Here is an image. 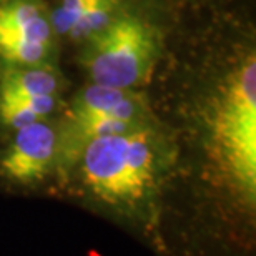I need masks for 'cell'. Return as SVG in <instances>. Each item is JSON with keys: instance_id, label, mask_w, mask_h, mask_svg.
I'll list each match as a JSON object with an SVG mask.
<instances>
[{"instance_id": "6da1fadb", "label": "cell", "mask_w": 256, "mask_h": 256, "mask_svg": "<svg viewBox=\"0 0 256 256\" xmlns=\"http://www.w3.org/2000/svg\"><path fill=\"white\" fill-rule=\"evenodd\" d=\"M166 163L168 148L152 124L90 142L74 168L95 200L135 212L155 194Z\"/></svg>"}, {"instance_id": "7a4b0ae2", "label": "cell", "mask_w": 256, "mask_h": 256, "mask_svg": "<svg viewBox=\"0 0 256 256\" xmlns=\"http://www.w3.org/2000/svg\"><path fill=\"white\" fill-rule=\"evenodd\" d=\"M212 138L224 175L243 198L256 193V62L244 58L230 76L213 112Z\"/></svg>"}, {"instance_id": "3957f363", "label": "cell", "mask_w": 256, "mask_h": 256, "mask_svg": "<svg viewBox=\"0 0 256 256\" xmlns=\"http://www.w3.org/2000/svg\"><path fill=\"white\" fill-rule=\"evenodd\" d=\"M160 57L156 28L136 15L122 12L85 42L80 64L92 84L136 90L148 84Z\"/></svg>"}, {"instance_id": "277c9868", "label": "cell", "mask_w": 256, "mask_h": 256, "mask_svg": "<svg viewBox=\"0 0 256 256\" xmlns=\"http://www.w3.org/2000/svg\"><path fill=\"white\" fill-rule=\"evenodd\" d=\"M58 132L50 120L18 128L7 148L0 153V176L30 185L57 170Z\"/></svg>"}, {"instance_id": "5b68a950", "label": "cell", "mask_w": 256, "mask_h": 256, "mask_svg": "<svg viewBox=\"0 0 256 256\" xmlns=\"http://www.w3.org/2000/svg\"><path fill=\"white\" fill-rule=\"evenodd\" d=\"M120 0H60L50 14L54 34L86 42L122 14Z\"/></svg>"}, {"instance_id": "8992f818", "label": "cell", "mask_w": 256, "mask_h": 256, "mask_svg": "<svg viewBox=\"0 0 256 256\" xmlns=\"http://www.w3.org/2000/svg\"><path fill=\"white\" fill-rule=\"evenodd\" d=\"M54 27L40 0H7L0 4V40L52 42Z\"/></svg>"}, {"instance_id": "52a82bcc", "label": "cell", "mask_w": 256, "mask_h": 256, "mask_svg": "<svg viewBox=\"0 0 256 256\" xmlns=\"http://www.w3.org/2000/svg\"><path fill=\"white\" fill-rule=\"evenodd\" d=\"M62 76L50 64L35 66H0V98L20 100L58 96Z\"/></svg>"}, {"instance_id": "ba28073f", "label": "cell", "mask_w": 256, "mask_h": 256, "mask_svg": "<svg viewBox=\"0 0 256 256\" xmlns=\"http://www.w3.org/2000/svg\"><path fill=\"white\" fill-rule=\"evenodd\" d=\"M58 108V96L7 100L0 98V125L18 130L37 122L48 120Z\"/></svg>"}, {"instance_id": "9c48e42d", "label": "cell", "mask_w": 256, "mask_h": 256, "mask_svg": "<svg viewBox=\"0 0 256 256\" xmlns=\"http://www.w3.org/2000/svg\"><path fill=\"white\" fill-rule=\"evenodd\" d=\"M52 42L0 40V66H35L48 64Z\"/></svg>"}, {"instance_id": "30bf717a", "label": "cell", "mask_w": 256, "mask_h": 256, "mask_svg": "<svg viewBox=\"0 0 256 256\" xmlns=\"http://www.w3.org/2000/svg\"><path fill=\"white\" fill-rule=\"evenodd\" d=\"M4 2H7V0H0V4H4Z\"/></svg>"}]
</instances>
